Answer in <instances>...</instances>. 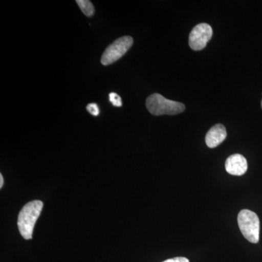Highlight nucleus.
Instances as JSON below:
<instances>
[{"label":"nucleus","mask_w":262,"mask_h":262,"mask_svg":"<svg viewBox=\"0 0 262 262\" xmlns=\"http://www.w3.org/2000/svg\"><path fill=\"white\" fill-rule=\"evenodd\" d=\"M213 36V29L208 24H200L192 29L189 34V47L194 51L204 49Z\"/></svg>","instance_id":"5"},{"label":"nucleus","mask_w":262,"mask_h":262,"mask_svg":"<svg viewBox=\"0 0 262 262\" xmlns=\"http://www.w3.org/2000/svg\"><path fill=\"white\" fill-rule=\"evenodd\" d=\"M86 108H87V111L89 112L91 115H92L93 116H98V115H99L100 110L97 103H89V104H88Z\"/></svg>","instance_id":"10"},{"label":"nucleus","mask_w":262,"mask_h":262,"mask_svg":"<svg viewBox=\"0 0 262 262\" xmlns=\"http://www.w3.org/2000/svg\"><path fill=\"white\" fill-rule=\"evenodd\" d=\"M237 222L245 238L252 244H257L259 241L260 222L256 213L250 210H242L237 216Z\"/></svg>","instance_id":"3"},{"label":"nucleus","mask_w":262,"mask_h":262,"mask_svg":"<svg viewBox=\"0 0 262 262\" xmlns=\"http://www.w3.org/2000/svg\"><path fill=\"white\" fill-rule=\"evenodd\" d=\"M227 138V130L222 124H217L208 130L206 136V145L215 148L220 145Z\"/></svg>","instance_id":"7"},{"label":"nucleus","mask_w":262,"mask_h":262,"mask_svg":"<svg viewBox=\"0 0 262 262\" xmlns=\"http://www.w3.org/2000/svg\"><path fill=\"white\" fill-rule=\"evenodd\" d=\"M261 108H262V100H261Z\"/></svg>","instance_id":"13"},{"label":"nucleus","mask_w":262,"mask_h":262,"mask_svg":"<svg viewBox=\"0 0 262 262\" xmlns=\"http://www.w3.org/2000/svg\"><path fill=\"white\" fill-rule=\"evenodd\" d=\"M225 168L227 173L231 175H244L248 170L247 160L241 155H231L226 160Z\"/></svg>","instance_id":"6"},{"label":"nucleus","mask_w":262,"mask_h":262,"mask_svg":"<svg viewBox=\"0 0 262 262\" xmlns=\"http://www.w3.org/2000/svg\"><path fill=\"white\" fill-rule=\"evenodd\" d=\"M134 39L129 36L118 38L103 52L101 62L103 65L112 64L122 58L131 48Z\"/></svg>","instance_id":"4"},{"label":"nucleus","mask_w":262,"mask_h":262,"mask_svg":"<svg viewBox=\"0 0 262 262\" xmlns=\"http://www.w3.org/2000/svg\"><path fill=\"white\" fill-rule=\"evenodd\" d=\"M163 262H189V259L185 257H176L169 258Z\"/></svg>","instance_id":"11"},{"label":"nucleus","mask_w":262,"mask_h":262,"mask_svg":"<svg viewBox=\"0 0 262 262\" xmlns=\"http://www.w3.org/2000/svg\"><path fill=\"white\" fill-rule=\"evenodd\" d=\"M43 203L40 201H33L27 203L20 211L18 218L19 232L26 239L32 238L34 225L40 215Z\"/></svg>","instance_id":"1"},{"label":"nucleus","mask_w":262,"mask_h":262,"mask_svg":"<svg viewBox=\"0 0 262 262\" xmlns=\"http://www.w3.org/2000/svg\"><path fill=\"white\" fill-rule=\"evenodd\" d=\"M108 98H110V101L113 103V106H116V107H121L122 106L121 98L116 93H110L108 95Z\"/></svg>","instance_id":"9"},{"label":"nucleus","mask_w":262,"mask_h":262,"mask_svg":"<svg viewBox=\"0 0 262 262\" xmlns=\"http://www.w3.org/2000/svg\"><path fill=\"white\" fill-rule=\"evenodd\" d=\"M3 184H4V179H3V177L2 174H0V188H3Z\"/></svg>","instance_id":"12"},{"label":"nucleus","mask_w":262,"mask_h":262,"mask_svg":"<svg viewBox=\"0 0 262 262\" xmlns=\"http://www.w3.org/2000/svg\"><path fill=\"white\" fill-rule=\"evenodd\" d=\"M76 3H77L82 13L86 16L91 17L94 15L95 8L91 1H89V0H77Z\"/></svg>","instance_id":"8"},{"label":"nucleus","mask_w":262,"mask_h":262,"mask_svg":"<svg viewBox=\"0 0 262 262\" xmlns=\"http://www.w3.org/2000/svg\"><path fill=\"white\" fill-rule=\"evenodd\" d=\"M146 108L151 115H175L185 110V106L178 101L167 99L159 94H151L146 99Z\"/></svg>","instance_id":"2"}]
</instances>
